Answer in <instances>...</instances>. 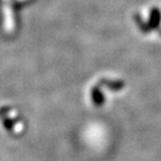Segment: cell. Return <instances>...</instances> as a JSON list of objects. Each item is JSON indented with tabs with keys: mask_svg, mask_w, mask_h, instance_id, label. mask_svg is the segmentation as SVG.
<instances>
[{
	"mask_svg": "<svg viewBox=\"0 0 161 161\" xmlns=\"http://www.w3.org/2000/svg\"><path fill=\"white\" fill-rule=\"evenodd\" d=\"M0 125L2 130L13 137L22 135L26 129L20 111L12 105L0 107Z\"/></svg>",
	"mask_w": 161,
	"mask_h": 161,
	"instance_id": "cell-1",
	"label": "cell"
}]
</instances>
